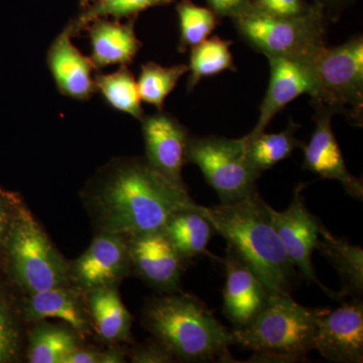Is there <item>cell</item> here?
Instances as JSON below:
<instances>
[{"label": "cell", "instance_id": "74e56055", "mask_svg": "<svg viewBox=\"0 0 363 363\" xmlns=\"http://www.w3.org/2000/svg\"><path fill=\"white\" fill-rule=\"evenodd\" d=\"M105 1V0H80L81 9L92 6V4H99V2Z\"/></svg>", "mask_w": 363, "mask_h": 363}, {"label": "cell", "instance_id": "9a60e30c", "mask_svg": "<svg viewBox=\"0 0 363 363\" xmlns=\"http://www.w3.org/2000/svg\"><path fill=\"white\" fill-rule=\"evenodd\" d=\"M316 109V128L308 145H304L303 169L313 172L327 180L338 181L350 197L362 200L363 183L348 171L336 136L332 130L334 112L322 105L312 104Z\"/></svg>", "mask_w": 363, "mask_h": 363}, {"label": "cell", "instance_id": "52a82bcc", "mask_svg": "<svg viewBox=\"0 0 363 363\" xmlns=\"http://www.w3.org/2000/svg\"><path fill=\"white\" fill-rule=\"evenodd\" d=\"M315 90L312 104L344 113L352 124L363 123V38L336 47L325 45L311 62Z\"/></svg>", "mask_w": 363, "mask_h": 363}, {"label": "cell", "instance_id": "8fae6325", "mask_svg": "<svg viewBox=\"0 0 363 363\" xmlns=\"http://www.w3.org/2000/svg\"><path fill=\"white\" fill-rule=\"evenodd\" d=\"M131 267L150 286L164 293L180 290L186 262L162 229L128 236Z\"/></svg>", "mask_w": 363, "mask_h": 363}, {"label": "cell", "instance_id": "44dd1931", "mask_svg": "<svg viewBox=\"0 0 363 363\" xmlns=\"http://www.w3.org/2000/svg\"><path fill=\"white\" fill-rule=\"evenodd\" d=\"M317 250L330 262L340 278L337 300L345 297L359 298L363 293V252L345 238H337L324 225L320 231Z\"/></svg>", "mask_w": 363, "mask_h": 363}, {"label": "cell", "instance_id": "83f0119b", "mask_svg": "<svg viewBox=\"0 0 363 363\" xmlns=\"http://www.w3.org/2000/svg\"><path fill=\"white\" fill-rule=\"evenodd\" d=\"M173 2L174 0H105L81 9L68 26L72 37H76L97 18H138V14L150 7L169 6Z\"/></svg>", "mask_w": 363, "mask_h": 363}, {"label": "cell", "instance_id": "1f68e13d", "mask_svg": "<svg viewBox=\"0 0 363 363\" xmlns=\"http://www.w3.org/2000/svg\"><path fill=\"white\" fill-rule=\"evenodd\" d=\"M128 357L133 363H169L177 362L171 351L157 339L136 346Z\"/></svg>", "mask_w": 363, "mask_h": 363}, {"label": "cell", "instance_id": "4fadbf2b", "mask_svg": "<svg viewBox=\"0 0 363 363\" xmlns=\"http://www.w3.org/2000/svg\"><path fill=\"white\" fill-rule=\"evenodd\" d=\"M225 269L223 313L234 329L245 328L264 309L272 293L259 274L230 247L219 259Z\"/></svg>", "mask_w": 363, "mask_h": 363}, {"label": "cell", "instance_id": "ac0fdd59", "mask_svg": "<svg viewBox=\"0 0 363 363\" xmlns=\"http://www.w3.org/2000/svg\"><path fill=\"white\" fill-rule=\"evenodd\" d=\"M23 317L30 323L56 318L69 325L81 336L90 332L91 320L84 296L71 286L28 294L23 304Z\"/></svg>", "mask_w": 363, "mask_h": 363}, {"label": "cell", "instance_id": "6da1fadb", "mask_svg": "<svg viewBox=\"0 0 363 363\" xmlns=\"http://www.w3.org/2000/svg\"><path fill=\"white\" fill-rule=\"evenodd\" d=\"M81 200L96 233L125 238L160 230L177 212L198 206L187 188L136 157H114L99 168Z\"/></svg>", "mask_w": 363, "mask_h": 363}, {"label": "cell", "instance_id": "5b68a950", "mask_svg": "<svg viewBox=\"0 0 363 363\" xmlns=\"http://www.w3.org/2000/svg\"><path fill=\"white\" fill-rule=\"evenodd\" d=\"M233 21L241 39L267 58L311 63L327 45L326 9L318 1L304 16H274L253 9Z\"/></svg>", "mask_w": 363, "mask_h": 363}, {"label": "cell", "instance_id": "d6a6232c", "mask_svg": "<svg viewBox=\"0 0 363 363\" xmlns=\"http://www.w3.org/2000/svg\"><path fill=\"white\" fill-rule=\"evenodd\" d=\"M23 205L18 194L0 189V247H4L13 222Z\"/></svg>", "mask_w": 363, "mask_h": 363}, {"label": "cell", "instance_id": "277c9868", "mask_svg": "<svg viewBox=\"0 0 363 363\" xmlns=\"http://www.w3.org/2000/svg\"><path fill=\"white\" fill-rule=\"evenodd\" d=\"M325 310L300 305L288 294H272L252 323L231 331L234 345L252 351L247 362H303L314 350L318 318Z\"/></svg>", "mask_w": 363, "mask_h": 363}, {"label": "cell", "instance_id": "8d00e7d4", "mask_svg": "<svg viewBox=\"0 0 363 363\" xmlns=\"http://www.w3.org/2000/svg\"><path fill=\"white\" fill-rule=\"evenodd\" d=\"M317 1L323 4L325 9H326L327 6H342L345 2H350V0H317Z\"/></svg>", "mask_w": 363, "mask_h": 363}, {"label": "cell", "instance_id": "e575fe53", "mask_svg": "<svg viewBox=\"0 0 363 363\" xmlns=\"http://www.w3.org/2000/svg\"><path fill=\"white\" fill-rule=\"evenodd\" d=\"M64 363H100V351L80 347L72 352Z\"/></svg>", "mask_w": 363, "mask_h": 363}, {"label": "cell", "instance_id": "5bb4252c", "mask_svg": "<svg viewBox=\"0 0 363 363\" xmlns=\"http://www.w3.org/2000/svg\"><path fill=\"white\" fill-rule=\"evenodd\" d=\"M145 161L169 180L184 186L183 172L190 133L175 116L159 111L140 119Z\"/></svg>", "mask_w": 363, "mask_h": 363}, {"label": "cell", "instance_id": "d4e9b609", "mask_svg": "<svg viewBox=\"0 0 363 363\" xmlns=\"http://www.w3.org/2000/svg\"><path fill=\"white\" fill-rule=\"evenodd\" d=\"M96 92H100L112 108L140 121L145 116L142 99L133 72L121 65L113 73H97L94 76Z\"/></svg>", "mask_w": 363, "mask_h": 363}, {"label": "cell", "instance_id": "484cf974", "mask_svg": "<svg viewBox=\"0 0 363 363\" xmlns=\"http://www.w3.org/2000/svg\"><path fill=\"white\" fill-rule=\"evenodd\" d=\"M231 45L230 40L211 37L191 48L188 91L194 89L203 78L211 77L225 70L236 71Z\"/></svg>", "mask_w": 363, "mask_h": 363}, {"label": "cell", "instance_id": "8992f818", "mask_svg": "<svg viewBox=\"0 0 363 363\" xmlns=\"http://www.w3.org/2000/svg\"><path fill=\"white\" fill-rule=\"evenodd\" d=\"M4 247L14 281L28 295L70 286L69 262L26 205L21 206Z\"/></svg>", "mask_w": 363, "mask_h": 363}, {"label": "cell", "instance_id": "4316f807", "mask_svg": "<svg viewBox=\"0 0 363 363\" xmlns=\"http://www.w3.org/2000/svg\"><path fill=\"white\" fill-rule=\"evenodd\" d=\"M188 72L189 67L184 64L171 67L162 66L155 62L143 64L136 81L140 99L145 104L154 105L157 111H162L164 100Z\"/></svg>", "mask_w": 363, "mask_h": 363}, {"label": "cell", "instance_id": "2e32d148", "mask_svg": "<svg viewBox=\"0 0 363 363\" xmlns=\"http://www.w3.org/2000/svg\"><path fill=\"white\" fill-rule=\"evenodd\" d=\"M267 59L271 69L269 87L260 105L257 125L247 135L243 136L245 140H252L264 133L276 114L300 95L307 93L312 97L314 94L311 63L279 57Z\"/></svg>", "mask_w": 363, "mask_h": 363}, {"label": "cell", "instance_id": "9c48e42d", "mask_svg": "<svg viewBox=\"0 0 363 363\" xmlns=\"http://www.w3.org/2000/svg\"><path fill=\"white\" fill-rule=\"evenodd\" d=\"M308 185L309 183L298 184L294 190L292 202L285 211H277L269 205L267 210L272 225L301 278L315 284L328 297L337 300V292H333L320 281L313 267V252L317 250L320 231L324 224L306 205L304 190Z\"/></svg>", "mask_w": 363, "mask_h": 363}, {"label": "cell", "instance_id": "f546056e", "mask_svg": "<svg viewBox=\"0 0 363 363\" xmlns=\"http://www.w3.org/2000/svg\"><path fill=\"white\" fill-rule=\"evenodd\" d=\"M20 350V325L11 302L0 293V363L16 362Z\"/></svg>", "mask_w": 363, "mask_h": 363}, {"label": "cell", "instance_id": "f1b7e54d", "mask_svg": "<svg viewBox=\"0 0 363 363\" xmlns=\"http://www.w3.org/2000/svg\"><path fill=\"white\" fill-rule=\"evenodd\" d=\"M176 11L180 26V52H185L209 38L220 20L209 7L196 6L192 0H181L177 4Z\"/></svg>", "mask_w": 363, "mask_h": 363}, {"label": "cell", "instance_id": "ffe728a7", "mask_svg": "<svg viewBox=\"0 0 363 363\" xmlns=\"http://www.w3.org/2000/svg\"><path fill=\"white\" fill-rule=\"evenodd\" d=\"M83 296L91 323L100 338L111 343L130 340L133 318L116 286L94 289Z\"/></svg>", "mask_w": 363, "mask_h": 363}, {"label": "cell", "instance_id": "d590c367", "mask_svg": "<svg viewBox=\"0 0 363 363\" xmlns=\"http://www.w3.org/2000/svg\"><path fill=\"white\" fill-rule=\"evenodd\" d=\"M128 352L123 348L112 347L100 351V363H123L126 362Z\"/></svg>", "mask_w": 363, "mask_h": 363}, {"label": "cell", "instance_id": "3957f363", "mask_svg": "<svg viewBox=\"0 0 363 363\" xmlns=\"http://www.w3.org/2000/svg\"><path fill=\"white\" fill-rule=\"evenodd\" d=\"M142 322L177 362H236L229 351L234 345L231 331L190 294L178 291L150 298Z\"/></svg>", "mask_w": 363, "mask_h": 363}, {"label": "cell", "instance_id": "7a4b0ae2", "mask_svg": "<svg viewBox=\"0 0 363 363\" xmlns=\"http://www.w3.org/2000/svg\"><path fill=\"white\" fill-rule=\"evenodd\" d=\"M267 203L257 191L240 201L200 211L264 281L272 294L291 295L300 274L272 225Z\"/></svg>", "mask_w": 363, "mask_h": 363}, {"label": "cell", "instance_id": "d6986e66", "mask_svg": "<svg viewBox=\"0 0 363 363\" xmlns=\"http://www.w3.org/2000/svg\"><path fill=\"white\" fill-rule=\"evenodd\" d=\"M135 21L130 18L121 23L114 18H97L86 28L90 39V59L97 71L106 66L133 63L143 45L135 35Z\"/></svg>", "mask_w": 363, "mask_h": 363}, {"label": "cell", "instance_id": "ba28073f", "mask_svg": "<svg viewBox=\"0 0 363 363\" xmlns=\"http://www.w3.org/2000/svg\"><path fill=\"white\" fill-rule=\"evenodd\" d=\"M186 161L201 169L221 204L240 201L252 195L262 175L245 157L243 138L190 135Z\"/></svg>", "mask_w": 363, "mask_h": 363}, {"label": "cell", "instance_id": "4dcf8cb0", "mask_svg": "<svg viewBox=\"0 0 363 363\" xmlns=\"http://www.w3.org/2000/svg\"><path fill=\"white\" fill-rule=\"evenodd\" d=\"M252 6L260 13L274 16H300L307 14L316 6L305 0H252Z\"/></svg>", "mask_w": 363, "mask_h": 363}, {"label": "cell", "instance_id": "cb8c5ba5", "mask_svg": "<svg viewBox=\"0 0 363 363\" xmlns=\"http://www.w3.org/2000/svg\"><path fill=\"white\" fill-rule=\"evenodd\" d=\"M300 128L290 118L288 128L279 133H260L252 140H245V157L248 162L262 173L292 155L296 149H303L305 143L296 138Z\"/></svg>", "mask_w": 363, "mask_h": 363}, {"label": "cell", "instance_id": "836d02e7", "mask_svg": "<svg viewBox=\"0 0 363 363\" xmlns=\"http://www.w3.org/2000/svg\"><path fill=\"white\" fill-rule=\"evenodd\" d=\"M206 2L208 7L219 18H230L233 20L255 9L252 0H206Z\"/></svg>", "mask_w": 363, "mask_h": 363}, {"label": "cell", "instance_id": "603a6c76", "mask_svg": "<svg viewBox=\"0 0 363 363\" xmlns=\"http://www.w3.org/2000/svg\"><path fill=\"white\" fill-rule=\"evenodd\" d=\"M35 324L28 337V362L64 363L81 347L82 336L69 325L52 324L45 320Z\"/></svg>", "mask_w": 363, "mask_h": 363}, {"label": "cell", "instance_id": "7c38bea8", "mask_svg": "<svg viewBox=\"0 0 363 363\" xmlns=\"http://www.w3.org/2000/svg\"><path fill=\"white\" fill-rule=\"evenodd\" d=\"M314 350L329 362H363V304L359 298L343 302L318 318Z\"/></svg>", "mask_w": 363, "mask_h": 363}, {"label": "cell", "instance_id": "30bf717a", "mask_svg": "<svg viewBox=\"0 0 363 363\" xmlns=\"http://www.w3.org/2000/svg\"><path fill=\"white\" fill-rule=\"evenodd\" d=\"M131 269L128 238L97 233L90 247L69 262V285L84 295L94 289L117 286Z\"/></svg>", "mask_w": 363, "mask_h": 363}, {"label": "cell", "instance_id": "7402d4cb", "mask_svg": "<svg viewBox=\"0 0 363 363\" xmlns=\"http://www.w3.org/2000/svg\"><path fill=\"white\" fill-rule=\"evenodd\" d=\"M162 230L168 235L186 264L201 255H208L212 259H220L208 252V245L215 230L200 211V205L192 209L177 212L169 219Z\"/></svg>", "mask_w": 363, "mask_h": 363}, {"label": "cell", "instance_id": "e0dca14e", "mask_svg": "<svg viewBox=\"0 0 363 363\" xmlns=\"http://www.w3.org/2000/svg\"><path fill=\"white\" fill-rule=\"evenodd\" d=\"M67 26L52 40L47 55V64L59 92L71 99L86 101L96 93L93 71L94 64L72 43Z\"/></svg>", "mask_w": 363, "mask_h": 363}]
</instances>
